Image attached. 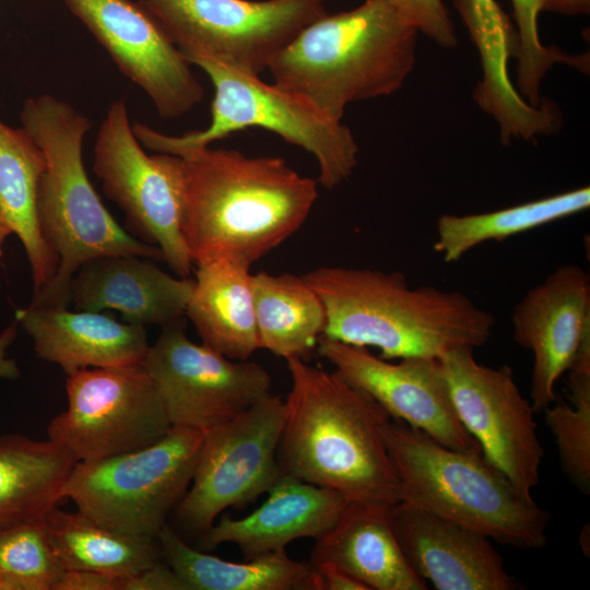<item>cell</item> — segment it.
I'll list each match as a JSON object with an SVG mask.
<instances>
[{
    "label": "cell",
    "instance_id": "cell-1",
    "mask_svg": "<svg viewBox=\"0 0 590 590\" xmlns=\"http://www.w3.org/2000/svg\"><path fill=\"white\" fill-rule=\"evenodd\" d=\"M180 157L181 234L194 266L226 260L250 268L300 228L318 198V181L280 157L210 146Z\"/></svg>",
    "mask_w": 590,
    "mask_h": 590
},
{
    "label": "cell",
    "instance_id": "cell-2",
    "mask_svg": "<svg viewBox=\"0 0 590 590\" xmlns=\"http://www.w3.org/2000/svg\"><path fill=\"white\" fill-rule=\"evenodd\" d=\"M285 361L292 386L278 451L283 474L333 489L349 502H404L382 436L388 412L334 371L302 358Z\"/></svg>",
    "mask_w": 590,
    "mask_h": 590
},
{
    "label": "cell",
    "instance_id": "cell-3",
    "mask_svg": "<svg viewBox=\"0 0 590 590\" xmlns=\"http://www.w3.org/2000/svg\"><path fill=\"white\" fill-rule=\"evenodd\" d=\"M302 276L326 309L321 337L376 347L388 361L480 347L495 326L493 315L465 294L432 285L412 288L400 272L328 266Z\"/></svg>",
    "mask_w": 590,
    "mask_h": 590
},
{
    "label": "cell",
    "instance_id": "cell-4",
    "mask_svg": "<svg viewBox=\"0 0 590 590\" xmlns=\"http://www.w3.org/2000/svg\"><path fill=\"white\" fill-rule=\"evenodd\" d=\"M418 31L390 0L318 17L270 61L273 83L334 120L347 105L396 93L413 71Z\"/></svg>",
    "mask_w": 590,
    "mask_h": 590
},
{
    "label": "cell",
    "instance_id": "cell-5",
    "mask_svg": "<svg viewBox=\"0 0 590 590\" xmlns=\"http://www.w3.org/2000/svg\"><path fill=\"white\" fill-rule=\"evenodd\" d=\"M21 123L45 155L36 214L40 234L58 258L54 279L30 305L68 307L73 274L99 256L138 255L163 261L156 246L119 225L90 181L83 162V143L91 127L87 117L45 93L24 102Z\"/></svg>",
    "mask_w": 590,
    "mask_h": 590
},
{
    "label": "cell",
    "instance_id": "cell-6",
    "mask_svg": "<svg viewBox=\"0 0 590 590\" xmlns=\"http://www.w3.org/2000/svg\"><path fill=\"white\" fill-rule=\"evenodd\" d=\"M382 436L404 502L504 545L538 550L546 544L547 511L482 452L446 447L392 417Z\"/></svg>",
    "mask_w": 590,
    "mask_h": 590
},
{
    "label": "cell",
    "instance_id": "cell-7",
    "mask_svg": "<svg viewBox=\"0 0 590 590\" xmlns=\"http://www.w3.org/2000/svg\"><path fill=\"white\" fill-rule=\"evenodd\" d=\"M191 66L210 78L214 96L211 121L205 129L168 135L144 123H132L146 149L181 156L247 128H261L312 155L318 182L332 190L346 181L358 162V145L349 127L320 111L299 95L259 74L246 72L206 57H190Z\"/></svg>",
    "mask_w": 590,
    "mask_h": 590
},
{
    "label": "cell",
    "instance_id": "cell-8",
    "mask_svg": "<svg viewBox=\"0 0 590 590\" xmlns=\"http://www.w3.org/2000/svg\"><path fill=\"white\" fill-rule=\"evenodd\" d=\"M203 435L172 426L148 447L79 461L64 485L63 499L110 529L156 539L191 483Z\"/></svg>",
    "mask_w": 590,
    "mask_h": 590
},
{
    "label": "cell",
    "instance_id": "cell-9",
    "mask_svg": "<svg viewBox=\"0 0 590 590\" xmlns=\"http://www.w3.org/2000/svg\"><path fill=\"white\" fill-rule=\"evenodd\" d=\"M93 169L106 197L125 213L129 233L156 246L178 276L189 278L194 264L181 234L184 161L145 153L122 99L110 104L98 128Z\"/></svg>",
    "mask_w": 590,
    "mask_h": 590
},
{
    "label": "cell",
    "instance_id": "cell-10",
    "mask_svg": "<svg viewBox=\"0 0 590 590\" xmlns=\"http://www.w3.org/2000/svg\"><path fill=\"white\" fill-rule=\"evenodd\" d=\"M185 59L206 57L260 74L324 0H138Z\"/></svg>",
    "mask_w": 590,
    "mask_h": 590
},
{
    "label": "cell",
    "instance_id": "cell-11",
    "mask_svg": "<svg viewBox=\"0 0 590 590\" xmlns=\"http://www.w3.org/2000/svg\"><path fill=\"white\" fill-rule=\"evenodd\" d=\"M68 408L48 425V439L78 461L148 447L172 425L141 364L84 368L67 375Z\"/></svg>",
    "mask_w": 590,
    "mask_h": 590
},
{
    "label": "cell",
    "instance_id": "cell-12",
    "mask_svg": "<svg viewBox=\"0 0 590 590\" xmlns=\"http://www.w3.org/2000/svg\"><path fill=\"white\" fill-rule=\"evenodd\" d=\"M285 406L272 393L203 435L192 480L177 505L180 523L203 533L227 508L267 494L283 475L278 451Z\"/></svg>",
    "mask_w": 590,
    "mask_h": 590
},
{
    "label": "cell",
    "instance_id": "cell-13",
    "mask_svg": "<svg viewBox=\"0 0 590 590\" xmlns=\"http://www.w3.org/2000/svg\"><path fill=\"white\" fill-rule=\"evenodd\" d=\"M141 365L153 380L172 426L205 433L271 394L272 379L266 368L192 342L184 319L162 327Z\"/></svg>",
    "mask_w": 590,
    "mask_h": 590
},
{
    "label": "cell",
    "instance_id": "cell-14",
    "mask_svg": "<svg viewBox=\"0 0 590 590\" xmlns=\"http://www.w3.org/2000/svg\"><path fill=\"white\" fill-rule=\"evenodd\" d=\"M473 350L461 346L438 358L458 417L484 457L521 493L532 496L544 457L535 411L521 394L510 366L480 364Z\"/></svg>",
    "mask_w": 590,
    "mask_h": 590
},
{
    "label": "cell",
    "instance_id": "cell-15",
    "mask_svg": "<svg viewBox=\"0 0 590 590\" xmlns=\"http://www.w3.org/2000/svg\"><path fill=\"white\" fill-rule=\"evenodd\" d=\"M119 71L150 98L163 119L186 115L203 101L191 64L150 13L132 0H62Z\"/></svg>",
    "mask_w": 590,
    "mask_h": 590
},
{
    "label": "cell",
    "instance_id": "cell-16",
    "mask_svg": "<svg viewBox=\"0 0 590 590\" xmlns=\"http://www.w3.org/2000/svg\"><path fill=\"white\" fill-rule=\"evenodd\" d=\"M317 351L338 376L368 393L392 418L421 429L446 447L482 452L458 417L438 358L408 357L391 363L368 347L324 337L319 339Z\"/></svg>",
    "mask_w": 590,
    "mask_h": 590
},
{
    "label": "cell",
    "instance_id": "cell-17",
    "mask_svg": "<svg viewBox=\"0 0 590 590\" xmlns=\"http://www.w3.org/2000/svg\"><path fill=\"white\" fill-rule=\"evenodd\" d=\"M512 337L531 351V404L535 412L554 403L555 385L590 338V278L577 264L557 268L516 305Z\"/></svg>",
    "mask_w": 590,
    "mask_h": 590
},
{
    "label": "cell",
    "instance_id": "cell-18",
    "mask_svg": "<svg viewBox=\"0 0 590 590\" xmlns=\"http://www.w3.org/2000/svg\"><path fill=\"white\" fill-rule=\"evenodd\" d=\"M390 520L415 574L438 590H518L489 539L408 502Z\"/></svg>",
    "mask_w": 590,
    "mask_h": 590
},
{
    "label": "cell",
    "instance_id": "cell-19",
    "mask_svg": "<svg viewBox=\"0 0 590 590\" xmlns=\"http://www.w3.org/2000/svg\"><path fill=\"white\" fill-rule=\"evenodd\" d=\"M155 261L138 255L90 259L72 276L70 303L76 310H116L130 323L176 322L186 314L194 279L173 276Z\"/></svg>",
    "mask_w": 590,
    "mask_h": 590
},
{
    "label": "cell",
    "instance_id": "cell-20",
    "mask_svg": "<svg viewBox=\"0 0 590 590\" xmlns=\"http://www.w3.org/2000/svg\"><path fill=\"white\" fill-rule=\"evenodd\" d=\"M268 498L240 519L222 516L202 533L203 550L231 543L247 559L285 550L300 538L319 539L339 520L349 500L340 493L283 474Z\"/></svg>",
    "mask_w": 590,
    "mask_h": 590
},
{
    "label": "cell",
    "instance_id": "cell-21",
    "mask_svg": "<svg viewBox=\"0 0 590 590\" xmlns=\"http://www.w3.org/2000/svg\"><path fill=\"white\" fill-rule=\"evenodd\" d=\"M15 320L31 337L36 355L57 364L66 376L141 364L150 346L145 326L120 322L103 311L28 305L16 310Z\"/></svg>",
    "mask_w": 590,
    "mask_h": 590
},
{
    "label": "cell",
    "instance_id": "cell-22",
    "mask_svg": "<svg viewBox=\"0 0 590 590\" xmlns=\"http://www.w3.org/2000/svg\"><path fill=\"white\" fill-rule=\"evenodd\" d=\"M453 5L480 56L482 78L473 98L495 120L500 141L509 144L545 134L551 110L524 101L510 79L509 61L516 58L518 37L508 15L496 0H453Z\"/></svg>",
    "mask_w": 590,
    "mask_h": 590
},
{
    "label": "cell",
    "instance_id": "cell-23",
    "mask_svg": "<svg viewBox=\"0 0 590 590\" xmlns=\"http://www.w3.org/2000/svg\"><path fill=\"white\" fill-rule=\"evenodd\" d=\"M390 507L349 502L337 523L316 540L309 564L332 563L368 590H426L400 547Z\"/></svg>",
    "mask_w": 590,
    "mask_h": 590
},
{
    "label": "cell",
    "instance_id": "cell-24",
    "mask_svg": "<svg viewBox=\"0 0 590 590\" xmlns=\"http://www.w3.org/2000/svg\"><path fill=\"white\" fill-rule=\"evenodd\" d=\"M249 269L226 260L197 266L185 314L202 344L235 361L260 349Z\"/></svg>",
    "mask_w": 590,
    "mask_h": 590
},
{
    "label": "cell",
    "instance_id": "cell-25",
    "mask_svg": "<svg viewBox=\"0 0 590 590\" xmlns=\"http://www.w3.org/2000/svg\"><path fill=\"white\" fill-rule=\"evenodd\" d=\"M78 462L50 439L0 435V530L45 519Z\"/></svg>",
    "mask_w": 590,
    "mask_h": 590
},
{
    "label": "cell",
    "instance_id": "cell-26",
    "mask_svg": "<svg viewBox=\"0 0 590 590\" xmlns=\"http://www.w3.org/2000/svg\"><path fill=\"white\" fill-rule=\"evenodd\" d=\"M45 166V155L28 132L0 119V214L24 247L34 294L51 282L58 268V258L45 243L36 214Z\"/></svg>",
    "mask_w": 590,
    "mask_h": 590
},
{
    "label": "cell",
    "instance_id": "cell-27",
    "mask_svg": "<svg viewBox=\"0 0 590 590\" xmlns=\"http://www.w3.org/2000/svg\"><path fill=\"white\" fill-rule=\"evenodd\" d=\"M156 539L189 590H312L309 563L294 560L285 550L237 563L189 546L167 524Z\"/></svg>",
    "mask_w": 590,
    "mask_h": 590
},
{
    "label": "cell",
    "instance_id": "cell-28",
    "mask_svg": "<svg viewBox=\"0 0 590 590\" xmlns=\"http://www.w3.org/2000/svg\"><path fill=\"white\" fill-rule=\"evenodd\" d=\"M260 349L304 361L317 349L327 316L322 300L303 276L251 274Z\"/></svg>",
    "mask_w": 590,
    "mask_h": 590
},
{
    "label": "cell",
    "instance_id": "cell-29",
    "mask_svg": "<svg viewBox=\"0 0 590 590\" xmlns=\"http://www.w3.org/2000/svg\"><path fill=\"white\" fill-rule=\"evenodd\" d=\"M52 546L66 569H85L126 577L158 562L157 539L103 526L83 512L57 507L45 518Z\"/></svg>",
    "mask_w": 590,
    "mask_h": 590
},
{
    "label": "cell",
    "instance_id": "cell-30",
    "mask_svg": "<svg viewBox=\"0 0 590 590\" xmlns=\"http://www.w3.org/2000/svg\"><path fill=\"white\" fill-rule=\"evenodd\" d=\"M590 206L588 186L505 209L476 214H444L437 219L434 250L456 262L469 250L582 212Z\"/></svg>",
    "mask_w": 590,
    "mask_h": 590
},
{
    "label": "cell",
    "instance_id": "cell-31",
    "mask_svg": "<svg viewBox=\"0 0 590 590\" xmlns=\"http://www.w3.org/2000/svg\"><path fill=\"white\" fill-rule=\"evenodd\" d=\"M568 371V401L548 405L546 424L554 436L568 480L590 492V338L581 344Z\"/></svg>",
    "mask_w": 590,
    "mask_h": 590
},
{
    "label": "cell",
    "instance_id": "cell-32",
    "mask_svg": "<svg viewBox=\"0 0 590 590\" xmlns=\"http://www.w3.org/2000/svg\"><path fill=\"white\" fill-rule=\"evenodd\" d=\"M64 569L45 519L0 530L3 590H54Z\"/></svg>",
    "mask_w": 590,
    "mask_h": 590
},
{
    "label": "cell",
    "instance_id": "cell-33",
    "mask_svg": "<svg viewBox=\"0 0 590 590\" xmlns=\"http://www.w3.org/2000/svg\"><path fill=\"white\" fill-rule=\"evenodd\" d=\"M517 48V91L532 106L543 104L542 82L547 71L559 62L568 63L581 71L589 69V57L568 55L556 47L544 46L539 36L538 17L543 0H511Z\"/></svg>",
    "mask_w": 590,
    "mask_h": 590
},
{
    "label": "cell",
    "instance_id": "cell-34",
    "mask_svg": "<svg viewBox=\"0 0 590 590\" xmlns=\"http://www.w3.org/2000/svg\"><path fill=\"white\" fill-rule=\"evenodd\" d=\"M390 2L418 33L444 48L457 46L456 28L442 0H390Z\"/></svg>",
    "mask_w": 590,
    "mask_h": 590
},
{
    "label": "cell",
    "instance_id": "cell-35",
    "mask_svg": "<svg viewBox=\"0 0 590 590\" xmlns=\"http://www.w3.org/2000/svg\"><path fill=\"white\" fill-rule=\"evenodd\" d=\"M120 590H189V588L168 564L156 562L137 574L122 577Z\"/></svg>",
    "mask_w": 590,
    "mask_h": 590
},
{
    "label": "cell",
    "instance_id": "cell-36",
    "mask_svg": "<svg viewBox=\"0 0 590 590\" xmlns=\"http://www.w3.org/2000/svg\"><path fill=\"white\" fill-rule=\"evenodd\" d=\"M122 577L85 569H64L54 590H120Z\"/></svg>",
    "mask_w": 590,
    "mask_h": 590
},
{
    "label": "cell",
    "instance_id": "cell-37",
    "mask_svg": "<svg viewBox=\"0 0 590 590\" xmlns=\"http://www.w3.org/2000/svg\"><path fill=\"white\" fill-rule=\"evenodd\" d=\"M312 590H368L362 582L329 562L309 564Z\"/></svg>",
    "mask_w": 590,
    "mask_h": 590
},
{
    "label": "cell",
    "instance_id": "cell-38",
    "mask_svg": "<svg viewBox=\"0 0 590 590\" xmlns=\"http://www.w3.org/2000/svg\"><path fill=\"white\" fill-rule=\"evenodd\" d=\"M17 335V321L14 320L10 326L0 332V378L14 380L20 378L21 373L15 359L9 355V349Z\"/></svg>",
    "mask_w": 590,
    "mask_h": 590
},
{
    "label": "cell",
    "instance_id": "cell-39",
    "mask_svg": "<svg viewBox=\"0 0 590 590\" xmlns=\"http://www.w3.org/2000/svg\"><path fill=\"white\" fill-rule=\"evenodd\" d=\"M542 11L563 15L589 14L590 0H543Z\"/></svg>",
    "mask_w": 590,
    "mask_h": 590
},
{
    "label": "cell",
    "instance_id": "cell-40",
    "mask_svg": "<svg viewBox=\"0 0 590 590\" xmlns=\"http://www.w3.org/2000/svg\"><path fill=\"white\" fill-rule=\"evenodd\" d=\"M13 234L2 215L0 214V258L3 255V247L7 238Z\"/></svg>",
    "mask_w": 590,
    "mask_h": 590
},
{
    "label": "cell",
    "instance_id": "cell-41",
    "mask_svg": "<svg viewBox=\"0 0 590 590\" xmlns=\"http://www.w3.org/2000/svg\"><path fill=\"white\" fill-rule=\"evenodd\" d=\"M589 526H585L581 533H580V536H579V543H580V546L583 551V553L589 556V552L587 551L586 548V541L589 542Z\"/></svg>",
    "mask_w": 590,
    "mask_h": 590
},
{
    "label": "cell",
    "instance_id": "cell-42",
    "mask_svg": "<svg viewBox=\"0 0 590 590\" xmlns=\"http://www.w3.org/2000/svg\"><path fill=\"white\" fill-rule=\"evenodd\" d=\"M0 590H3L2 587H1V585H0Z\"/></svg>",
    "mask_w": 590,
    "mask_h": 590
}]
</instances>
